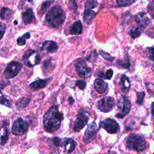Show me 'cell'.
<instances>
[{
  "label": "cell",
  "instance_id": "6da1fadb",
  "mask_svg": "<svg viewBox=\"0 0 154 154\" xmlns=\"http://www.w3.org/2000/svg\"><path fill=\"white\" fill-rule=\"evenodd\" d=\"M63 116L58 110L57 106H51L45 114L43 124L46 131L48 132H53L60 127Z\"/></svg>",
  "mask_w": 154,
  "mask_h": 154
},
{
  "label": "cell",
  "instance_id": "7a4b0ae2",
  "mask_svg": "<svg viewBox=\"0 0 154 154\" xmlns=\"http://www.w3.org/2000/svg\"><path fill=\"white\" fill-rule=\"evenodd\" d=\"M66 19V13L59 5L53 7L47 13L45 20L49 25L55 28L61 26Z\"/></svg>",
  "mask_w": 154,
  "mask_h": 154
},
{
  "label": "cell",
  "instance_id": "3957f363",
  "mask_svg": "<svg viewBox=\"0 0 154 154\" xmlns=\"http://www.w3.org/2000/svg\"><path fill=\"white\" fill-rule=\"evenodd\" d=\"M126 146L129 149L137 152L144 150L147 147L144 138L135 134H132L128 137Z\"/></svg>",
  "mask_w": 154,
  "mask_h": 154
},
{
  "label": "cell",
  "instance_id": "277c9868",
  "mask_svg": "<svg viewBox=\"0 0 154 154\" xmlns=\"http://www.w3.org/2000/svg\"><path fill=\"white\" fill-rule=\"evenodd\" d=\"M52 141L55 146L62 149L63 154L71 153L74 150L76 147V143L72 138L61 139L58 137H55L52 139Z\"/></svg>",
  "mask_w": 154,
  "mask_h": 154
},
{
  "label": "cell",
  "instance_id": "5b68a950",
  "mask_svg": "<svg viewBox=\"0 0 154 154\" xmlns=\"http://www.w3.org/2000/svg\"><path fill=\"white\" fill-rule=\"evenodd\" d=\"M117 107L118 109L116 117L119 119H122L129 113L131 107V102L126 97L123 96L118 100Z\"/></svg>",
  "mask_w": 154,
  "mask_h": 154
},
{
  "label": "cell",
  "instance_id": "8992f818",
  "mask_svg": "<svg viewBox=\"0 0 154 154\" xmlns=\"http://www.w3.org/2000/svg\"><path fill=\"white\" fill-rule=\"evenodd\" d=\"M23 60L25 64L29 67H33L40 61V55L32 50H28L23 55Z\"/></svg>",
  "mask_w": 154,
  "mask_h": 154
},
{
  "label": "cell",
  "instance_id": "52a82bcc",
  "mask_svg": "<svg viewBox=\"0 0 154 154\" xmlns=\"http://www.w3.org/2000/svg\"><path fill=\"white\" fill-rule=\"evenodd\" d=\"M89 117V113L87 111L81 110L77 115V117L74 124V131L75 132L80 131L87 124Z\"/></svg>",
  "mask_w": 154,
  "mask_h": 154
},
{
  "label": "cell",
  "instance_id": "ba28073f",
  "mask_svg": "<svg viewBox=\"0 0 154 154\" xmlns=\"http://www.w3.org/2000/svg\"><path fill=\"white\" fill-rule=\"evenodd\" d=\"M22 64L17 61H12L8 64L5 68L4 76L6 79H10L15 77L22 69Z\"/></svg>",
  "mask_w": 154,
  "mask_h": 154
},
{
  "label": "cell",
  "instance_id": "9c48e42d",
  "mask_svg": "<svg viewBox=\"0 0 154 154\" xmlns=\"http://www.w3.org/2000/svg\"><path fill=\"white\" fill-rule=\"evenodd\" d=\"M28 129V123L21 118L17 119L13 123L11 132L16 135H22L25 134Z\"/></svg>",
  "mask_w": 154,
  "mask_h": 154
},
{
  "label": "cell",
  "instance_id": "30bf717a",
  "mask_svg": "<svg viewBox=\"0 0 154 154\" xmlns=\"http://www.w3.org/2000/svg\"><path fill=\"white\" fill-rule=\"evenodd\" d=\"M100 128L105 129L109 134H116L120 130L118 123L112 119L108 118L100 122Z\"/></svg>",
  "mask_w": 154,
  "mask_h": 154
},
{
  "label": "cell",
  "instance_id": "8fae6325",
  "mask_svg": "<svg viewBox=\"0 0 154 154\" xmlns=\"http://www.w3.org/2000/svg\"><path fill=\"white\" fill-rule=\"evenodd\" d=\"M114 105V99L111 97H105L99 102L98 108L102 112H108L112 109Z\"/></svg>",
  "mask_w": 154,
  "mask_h": 154
},
{
  "label": "cell",
  "instance_id": "7c38bea8",
  "mask_svg": "<svg viewBox=\"0 0 154 154\" xmlns=\"http://www.w3.org/2000/svg\"><path fill=\"white\" fill-rule=\"evenodd\" d=\"M97 131V127L96 123L94 122L91 123L88 126L85 132V134L84 137V141L86 143L90 142L95 137Z\"/></svg>",
  "mask_w": 154,
  "mask_h": 154
},
{
  "label": "cell",
  "instance_id": "4fadbf2b",
  "mask_svg": "<svg viewBox=\"0 0 154 154\" xmlns=\"http://www.w3.org/2000/svg\"><path fill=\"white\" fill-rule=\"evenodd\" d=\"M78 75L83 78H88L91 75V69L87 66L84 63L78 64L76 66Z\"/></svg>",
  "mask_w": 154,
  "mask_h": 154
},
{
  "label": "cell",
  "instance_id": "5bb4252c",
  "mask_svg": "<svg viewBox=\"0 0 154 154\" xmlns=\"http://www.w3.org/2000/svg\"><path fill=\"white\" fill-rule=\"evenodd\" d=\"M135 22L138 24L139 26L144 28L147 26L150 22V19L144 12H140L135 16Z\"/></svg>",
  "mask_w": 154,
  "mask_h": 154
},
{
  "label": "cell",
  "instance_id": "9a60e30c",
  "mask_svg": "<svg viewBox=\"0 0 154 154\" xmlns=\"http://www.w3.org/2000/svg\"><path fill=\"white\" fill-rule=\"evenodd\" d=\"M58 45L57 43L52 40H46L41 48L42 51H46L48 53H54L58 50Z\"/></svg>",
  "mask_w": 154,
  "mask_h": 154
},
{
  "label": "cell",
  "instance_id": "2e32d148",
  "mask_svg": "<svg viewBox=\"0 0 154 154\" xmlns=\"http://www.w3.org/2000/svg\"><path fill=\"white\" fill-rule=\"evenodd\" d=\"M22 20L25 24L28 25L34 22L35 20V16L34 13L31 8H28L25 10L22 14Z\"/></svg>",
  "mask_w": 154,
  "mask_h": 154
},
{
  "label": "cell",
  "instance_id": "e0dca14e",
  "mask_svg": "<svg viewBox=\"0 0 154 154\" xmlns=\"http://www.w3.org/2000/svg\"><path fill=\"white\" fill-rule=\"evenodd\" d=\"M94 87L99 93H104L108 88V84L100 78H97L94 82Z\"/></svg>",
  "mask_w": 154,
  "mask_h": 154
},
{
  "label": "cell",
  "instance_id": "ac0fdd59",
  "mask_svg": "<svg viewBox=\"0 0 154 154\" xmlns=\"http://www.w3.org/2000/svg\"><path fill=\"white\" fill-rule=\"evenodd\" d=\"M92 8L85 7L84 13V20L85 22L90 23L94 19L96 13L91 10Z\"/></svg>",
  "mask_w": 154,
  "mask_h": 154
},
{
  "label": "cell",
  "instance_id": "d6986e66",
  "mask_svg": "<svg viewBox=\"0 0 154 154\" xmlns=\"http://www.w3.org/2000/svg\"><path fill=\"white\" fill-rule=\"evenodd\" d=\"M51 78L49 79H38L36 80L32 83L30 84L29 86L31 88H35V89H40V88H43L46 87V84L48 82L51 80Z\"/></svg>",
  "mask_w": 154,
  "mask_h": 154
},
{
  "label": "cell",
  "instance_id": "ffe728a7",
  "mask_svg": "<svg viewBox=\"0 0 154 154\" xmlns=\"http://www.w3.org/2000/svg\"><path fill=\"white\" fill-rule=\"evenodd\" d=\"M70 34L73 35H78L82 31V25L81 21L75 22L70 28Z\"/></svg>",
  "mask_w": 154,
  "mask_h": 154
},
{
  "label": "cell",
  "instance_id": "44dd1931",
  "mask_svg": "<svg viewBox=\"0 0 154 154\" xmlns=\"http://www.w3.org/2000/svg\"><path fill=\"white\" fill-rule=\"evenodd\" d=\"M13 14V11L8 8H2L1 12V17L2 19H10Z\"/></svg>",
  "mask_w": 154,
  "mask_h": 154
},
{
  "label": "cell",
  "instance_id": "7402d4cb",
  "mask_svg": "<svg viewBox=\"0 0 154 154\" xmlns=\"http://www.w3.org/2000/svg\"><path fill=\"white\" fill-rule=\"evenodd\" d=\"M8 138V131L6 126H3L1 128V144L4 145L6 143Z\"/></svg>",
  "mask_w": 154,
  "mask_h": 154
},
{
  "label": "cell",
  "instance_id": "603a6c76",
  "mask_svg": "<svg viewBox=\"0 0 154 154\" xmlns=\"http://www.w3.org/2000/svg\"><path fill=\"white\" fill-rule=\"evenodd\" d=\"M29 97H22L19 99L16 103V107L18 109H22L26 107L29 102Z\"/></svg>",
  "mask_w": 154,
  "mask_h": 154
},
{
  "label": "cell",
  "instance_id": "cb8c5ba5",
  "mask_svg": "<svg viewBox=\"0 0 154 154\" xmlns=\"http://www.w3.org/2000/svg\"><path fill=\"white\" fill-rule=\"evenodd\" d=\"M121 82H122V85L124 87V88L128 89V90L129 88L130 85H131V82H130L129 78L125 75H123L122 76Z\"/></svg>",
  "mask_w": 154,
  "mask_h": 154
},
{
  "label": "cell",
  "instance_id": "d4e9b609",
  "mask_svg": "<svg viewBox=\"0 0 154 154\" xmlns=\"http://www.w3.org/2000/svg\"><path fill=\"white\" fill-rule=\"evenodd\" d=\"M136 0H116L117 3L120 7L128 6L132 4Z\"/></svg>",
  "mask_w": 154,
  "mask_h": 154
},
{
  "label": "cell",
  "instance_id": "484cf974",
  "mask_svg": "<svg viewBox=\"0 0 154 154\" xmlns=\"http://www.w3.org/2000/svg\"><path fill=\"white\" fill-rule=\"evenodd\" d=\"M97 57H98L97 53L95 51H93L92 52H91L90 54L88 56V57L87 58V60L88 61L91 62V63H93V62H94V61L96 60Z\"/></svg>",
  "mask_w": 154,
  "mask_h": 154
},
{
  "label": "cell",
  "instance_id": "4316f807",
  "mask_svg": "<svg viewBox=\"0 0 154 154\" xmlns=\"http://www.w3.org/2000/svg\"><path fill=\"white\" fill-rule=\"evenodd\" d=\"M129 34L132 38H136L140 35L141 34V30L139 28H137L135 29H131L129 31Z\"/></svg>",
  "mask_w": 154,
  "mask_h": 154
},
{
  "label": "cell",
  "instance_id": "83f0119b",
  "mask_svg": "<svg viewBox=\"0 0 154 154\" xmlns=\"http://www.w3.org/2000/svg\"><path fill=\"white\" fill-rule=\"evenodd\" d=\"M144 96H145V93L144 91L137 93V103L138 105H141L143 103Z\"/></svg>",
  "mask_w": 154,
  "mask_h": 154
},
{
  "label": "cell",
  "instance_id": "f1b7e54d",
  "mask_svg": "<svg viewBox=\"0 0 154 154\" xmlns=\"http://www.w3.org/2000/svg\"><path fill=\"white\" fill-rule=\"evenodd\" d=\"M118 64L120 66H121L123 67L126 68V69H128L130 67V63H129L128 58H126V60H123L118 61Z\"/></svg>",
  "mask_w": 154,
  "mask_h": 154
},
{
  "label": "cell",
  "instance_id": "f546056e",
  "mask_svg": "<svg viewBox=\"0 0 154 154\" xmlns=\"http://www.w3.org/2000/svg\"><path fill=\"white\" fill-rule=\"evenodd\" d=\"M54 1V0H48V1H46L45 2H44L42 4V7H41V11L42 13H44L47 8L52 3V2Z\"/></svg>",
  "mask_w": 154,
  "mask_h": 154
},
{
  "label": "cell",
  "instance_id": "4dcf8cb0",
  "mask_svg": "<svg viewBox=\"0 0 154 154\" xmlns=\"http://www.w3.org/2000/svg\"><path fill=\"white\" fill-rule=\"evenodd\" d=\"M99 54H100V55L105 59L107 60H109V61H113L114 60V58L112 57L109 54H108L107 52H104L103 51H100Z\"/></svg>",
  "mask_w": 154,
  "mask_h": 154
},
{
  "label": "cell",
  "instance_id": "1f68e13d",
  "mask_svg": "<svg viewBox=\"0 0 154 154\" xmlns=\"http://www.w3.org/2000/svg\"><path fill=\"white\" fill-rule=\"evenodd\" d=\"M76 85L81 89V90H84L85 87H86V83L84 81L82 80H78L76 82Z\"/></svg>",
  "mask_w": 154,
  "mask_h": 154
},
{
  "label": "cell",
  "instance_id": "d6a6232c",
  "mask_svg": "<svg viewBox=\"0 0 154 154\" xmlns=\"http://www.w3.org/2000/svg\"><path fill=\"white\" fill-rule=\"evenodd\" d=\"M1 103L2 105H4L6 106L11 107V105L9 103L8 100L2 94H1Z\"/></svg>",
  "mask_w": 154,
  "mask_h": 154
},
{
  "label": "cell",
  "instance_id": "836d02e7",
  "mask_svg": "<svg viewBox=\"0 0 154 154\" xmlns=\"http://www.w3.org/2000/svg\"><path fill=\"white\" fill-rule=\"evenodd\" d=\"M148 52H149V58L154 61V46L150 47L148 48Z\"/></svg>",
  "mask_w": 154,
  "mask_h": 154
},
{
  "label": "cell",
  "instance_id": "e575fe53",
  "mask_svg": "<svg viewBox=\"0 0 154 154\" xmlns=\"http://www.w3.org/2000/svg\"><path fill=\"white\" fill-rule=\"evenodd\" d=\"M17 43L19 46H23L26 43V40L23 37H19L17 40Z\"/></svg>",
  "mask_w": 154,
  "mask_h": 154
},
{
  "label": "cell",
  "instance_id": "d590c367",
  "mask_svg": "<svg viewBox=\"0 0 154 154\" xmlns=\"http://www.w3.org/2000/svg\"><path fill=\"white\" fill-rule=\"evenodd\" d=\"M113 75V71L112 69H108L106 72V75H105V78L108 79H110Z\"/></svg>",
  "mask_w": 154,
  "mask_h": 154
},
{
  "label": "cell",
  "instance_id": "8d00e7d4",
  "mask_svg": "<svg viewBox=\"0 0 154 154\" xmlns=\"http://www.w3.org/2000/svg\"><path fill=\"white\" fill-rule=\"evenodd\" d=\"M0 31H1V38H2L4 35V34L5 33V26L3 23H1Z\"/></svg>",
  "mask_w": 154,
  "mask_h": 154
},
{
  "label": "cell",
  "instance_id": "74e56055",
  "mask_svg": "<svg viewBox=\"0 0 154 154\" xmlns=\"http://www.w3.org/2000/svg\"><path fill=\"white\" fill-rule=\"evenodd\" d=\"M30 35H31L30 33H29V32H26L25 34L23 35V37H23L25 39H26V38H30Z\"/></svg>",
  "mask_w": 154,
  "mask_h": 154
},
{
  "label": "cell",
  "instance_id": "f35d334b",
  "mask_svg": "<svg viewBox=\"0 0 154 154\" xmlns=\"http://www.w3.org/2000/svg\"><path fill=\"white\" fill-rule=\"evenodd\" d=\"M151 109H152V114L154 117V102L151 105Z\"/></svg>",
  "mask_w": 154,
  "mask_h": 154
},
{
  "label": "cell",
  "instance_id": "ab89813d",
  "mask_svg": "<svg viewBox=\"0 0 154 154\" xmlns=\"http://www.w3.org/2000/svg\"><path fill=\"white\" fill-rule=\"evenodd\" d=\"M69 99V100H70V105H71L72 103H73V102H74V100H73V99L72 97H70Z\"/></svg>",
  "mask_w": 154,
  "mask_h": 154
},
{
  "label": "cell",
  "instance_id": "60d3db41",
  "mask_svg": "<svg viewBox=\"0 0 154 154\" xmlns=\"http://www.w3.org/2000/svg\"><path fill=\"white\" fill-rule=\"evenodd\" d=\"M14 22H14V23H15V24H17V21H16H16H14Z\"/></svg>",
  "mask_w": 154,
  "mask_h": 154
},
{
  "label": "cell",
  "instance_id": "b9f144b4",
  "mask_svg": "<svg viewBox=\"0 0 154 154\" xmlns=\"http://www.w3.org/2000/svg\"><path fill=\"white\" fill-rule=\"evenodd\" d=\"M153 19H154V14H153Z\"/></svg>",
  "mask_w": 154,
  "mask_h": 154
},
{
  "label": "cell",
  "instance_id": "7bdbcfd3",
  "mask_svg": "<svg viewBox=\"0 0 154 154\" xmlns=\"http://www.w3.org/2000/svg\"><path fill=\"white\" fill-rule=\"evenodd\" d=\"M153 2H154V0H153Z\"/></svg>",
  "mask_w": 154,
  "mask_h": 154
}]
</instances>
